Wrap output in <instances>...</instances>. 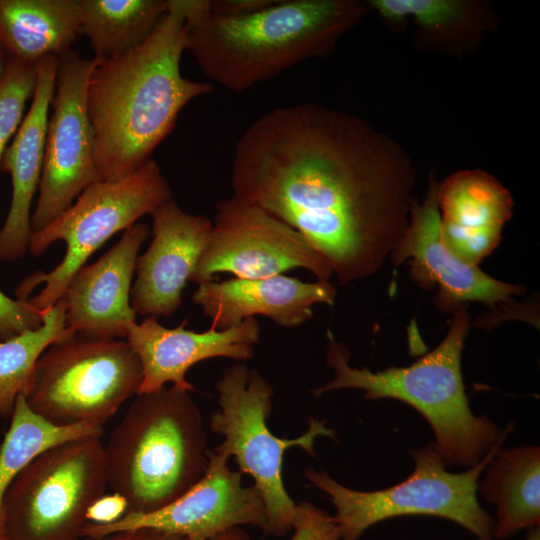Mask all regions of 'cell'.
Here are the masks:
<instances>
[{
  "instance_id": "2",
  "label": "cell",
  "mask_w": 540,
  "mask_h": 540,
  "mask_svg": "<svg viewBox=\"0 0 540 540\" xmlns=\"http://www.w3.org/2000/svg\"><path fill=\"white\" fill-rule=\"evenodd\" d=\"M184 24L181 0H168L167 12L140 46L100 60L92 72L87 109L100 180H117L145 165L183 107L214 90L181 74Z\"/></svg>"
},
{
  "instance_id": "12",
  "label": "cell",
  "mask_w": 540,
  "mask_h": 540,
  "mask_svg": "<svg viewBox=\"0 0 540 540\" xmlns=\"http://www.w3.org/2000/svg\"><path fill=\"white\" fill-rule=\"evenodd\" d=\"M303 268L319 281L332 272L292 227L263 209L232 196L216 205L208 242L189 281L214 280L218 273L257 279Z\"/></svg>"
},
{
  "instance_id": "34",
  "label": "cell",
  "mask_w": 540,
  "mask_h": 540,
  "mask_svg": "<svg viewBox=\"0 0 540 540\" xmlns=\"http://www.w3.org/2000/svg\"><path fill=\"white\" fill-rule=\"evenodd\" d=\"M526 540H540L539 527L529 528L527 532Z\"/></svg>"
},
{
  "instance_id": "11",
  "label": "cell",
  "mask_w": 540,
  "mask_h": 540,
  "mask_svg": "<svg viewBox=\"0 0 540 540\" xmlns=\"http://www.w3.org/2000/svg\"><path fill=\"white\" fill-rule=\"evenodd\" d=\"M99 59L73 50L58 56L55 91L48 117L42 174L32 233L45 228L89 185L101 181L94 162V130L87 89Z\"/></svg>"
},
{
  "instance_id": "4",
  "label": "cell",
  "mask_w": 540,
  "mask_h": 540,
  "mask_svg": "<svg viewBox=\"0 0 540 540\" xmlns=\"http://www.w3.org/2000/svg\"><path fill=\"white\" fill-rule=\"evenodd\" d=\"M469 329L468 305L454 312L444 339L432 351L405 367L373 372L349 365L343 343L327 331V364L335 377L312 390L316 397L333 390L360 389L364 398H391L417 410L430 424L436 448L447 467L474 466L512 429L500 430L487 416L470 410L461 372V354Z\"/></svg>"
},
{
  "instance_id": "6",
  "label": "cell",
  "mask_w": 540,
  "mask_h": 540,
  "mask_svg": "<svg viewBox=\"0 0 540 540\" xmlns=\"http://www.w3.org/2000/svg\"><path fill=\"white\" fill-rule=\"evenodd\" d=\"M171 199L170 185L153 159L123 178L89 185L59 217L32 233L31 255H41L58 240L65 242L66 251L52 271L25 278L16 290L18 299H27L44 312L60 299L72 276L108 239Z\"/></svg>"
},
{
  "instance_id": "22",
  "label": "cell",
  "mask_w": 540,
  "mask_h": 540,
  "mask_svg": "<svg viewBox=\"0 0 540 540\" xmlns=\"http://www.w3.org/2000/svg\"><path fill=\"white\" fill-rule=\"evenodd\" d=\"M478 490L496 505L494 540H505L540 524V448L526 445L498 448Z\"/></svg>"
},
{
  "instance_id": "10",
  "label": "cell",
  "mask_w": 540,
  "mask_h": 540,
  "mask_svg": "<svg viewBox=\"0 0 540 540\" xmlns=\"http://www.w3.org/2000/svg\"><path fill=\"white\" fill-rule=\"evenodd\" d=\"M106 487L100 437L46 449L20 471L5 495V540H79L88 508Z\"/></svg>"
},
{
  "instance_id": "23",
  "label": "cell",
  "mask_w": 540,
  "mask_h": 540,
  "mask_svg": "<svg viewBox=\"0 0 540 540\" xmlns=\"http://www.w3.org/2000/svg\"><path fill=\"white\" fill-rule=\"evenodd\" d=\"M78 30V0H0V40L23 62L69 51Z\"/></svg>"
},
{
  "instance_id": "16",
  "label": "cell",
  "mask_w": 540,
  "mask_h": 540,
  "mask_svg": "<svg viewBox=\"0 0 540 540\" xmlns=\"http://www.w3.org/2000/svg\"><path fill=\"white\" fill-rule=\"evenodd\" d=\"M152 241L136 261V280L130 302L143 316L173 314L208 242L212 222L203 215L183 211L173 200L152 214Z\"/></svg>"
},
{
  "instance_id": "9",
  "label": "cell",
  "mask_w": 540,
  "mask_h": 540,
  "mask_svg": "<svg viewBox=\"0 0 540 540\" xmlns=\"http://www.w3.org/2000/svg\"><path fill=\"white\" fill-rule=\"evenodd\" d=\"M219 410L211 414L209 427L224 436L214 450L234 456L239 471L254 479L266 511L264 532L281 537L293 528L297 504L288 495L282 478L283 456L297 446L314 456L317 436H334L323 422L310 418L309 429L294 439L274 436L267 426L273 388L255 369L236 363L224 370L216 384Z\"/></svg>"
},
{
  "instance_id": "21",
  "label": "cell",
  "mask_w": 540,
  "mask_h": 540,
  "mask_svg": "<svg viewBox=\"0 0 540 540\" xmlns=\"http://www.w3.org/2000/svg\"><path fill=\"white\" fill-rule=\"evenodd\" d=\"M368 4L389 24L411 20L416 44L455 57L472 52L496 26L495 12L481 1L370 0Z\"/></svg>"
},
{
  "instance_id": "3",
  "label": "cell",
  "mask_w": 540,
  "mask_h": 540,
  "mask_svg": "<svg viewBox=\"0 0 540 540\" xmlns=\"http://www.w3.org/2000/svg\"><path fill=\"white\" fill-rule=\"evenodd\" d=\"M181 4L186 50L210 80L234 93L333 53L371 10L360 0H270L249 13L217 15L208 0Z\"/></svg>"
},
{
  "instance_id": "14",
  "label": "cell",
  "mask_w": 540,
  "mask_h": 540,
  "mask_svg": "<svg viewBox=\"0 0 540 540\" xmlns=\"http://www.w3.org/2000/svg\"><path fill=\"white\" fill-rule=\"evenodd\" d=\"M208 467L203 477L169 505L151 513H126L111 525L86 523L81 538L98 539L111 533L154 528L185 537L209 540L239 525L264 530L266 511L263 498L253 485H242V473L228 466L229 457L208 449Z\"/></svg>"
},
{
  "instance_id": "29",
  "label": "cell",
  "mask_w": 540,
  "mask_h": 540,
  "mask_svg": "<svg viewBox=\"0 0 540 540\" xmlns=\"http://www.w3.org/2000/svg\"><path fill=\"white\" fill-rule=\"evenodd\" d=\"M290 540H340L339 526L333 516L309 502L297 504Z\"/></svg>"
},
{
  "instance_id": "25",
  "label": "cell",
  "mask_w": 540,
  "mask_h": 540,
  "mask_svg": "<svg viewBox=\"0 0 540 540\" xmlns=\"http://www.w3.org/2000/svg\"><path fill=\"white\" fill-rule=\"evenodd\" d=\"M11 422L0 445V540H5L3 501L20 471L46 449L82 437H101L103 427L75 425L59 427L36 415L20 395Z\"/></svg>"
},
{
  "instance_id": "8",
  "label": "cell",
  "mask_w": 540,
  "mask_h": 540,
  "mask_svg": "<svg viewBox=\"0 0 540 540\" xmlns=\"http://www.w3.org/2000/svg\"><path fill=\"white\" fill-rule=\"evenodd\" d=\"M142 379L141 362L125 339L75 334L43 352L23 396L52 425L103 427L138 394Z\"/></svg>"
},
{
  "instance_id": "13",
  "label": "cell",
  "mask_w": 540,
  "mask_h": 540,
  "mask_svg": "<svg viewBox=\"0 0 540 540\" xmlns=\"http://www.w3.org/2000/svg\"><path fill=\"white\" fill-rule=\"evenodd\" d=\"M439 182L430 174L424 200L414 199L408 226L390 255L399 265L408 259L413 279L423 287H438L435 304L441 311L456 312L469 302H480L489 309L519 317L525 310L513 295L525 288L519 284L499 281L455 255L443 242L440 232V213L437 200Z\"/></svg>"
},
{
  "instance_id": "27",
  "label": "cell",
  "mask_w": 540,
  "mask_h": 540,
  "mask_svg": "<svg viewBox=\"0 0 540 540\" xmlns=\"http://www.w3.org/2000/svg\"><path fill=\"white\" fill-rule=\"evenodd\" d=\"M37 82V64L9 55L7 70L0 84V161L24 117L28 100L33 98Z\"/></svg>"
},
{
  "instance_id": "17",
  "label": "cell",
  "mask_w": 540,
  "mask_h": 540,
  "mask_svg": "<svg viewBox=\"0 0 540 540\" xmlns=\"http://www.w3.org/2000/svg\"><path fill=\"white\" fill-rule=\"evenodd\" d=\"M186 322L170 329L162 326L157 317L145 316L140 324L131 326L125 340L142 366L143 379L138 394L158 391L167 383L194 391L185 378L193 365L218 357L249 360L260 338V326L255 317L223 330L210 326L203 332L186 329Z\"/></svg>"
},
{
  "instance_id": "24",
  "label": "cell",
  "mask_w": 540,
  "mask_h": 540,
  "mask_svg": "<svg viewBox=\"0 0 540 540\" xmlns=\"http://www.w3.org/2000/svg\"><path fill=\"white\" fill-rule=\"evenodd\" d=\"M78 5L79 34L99 60L140 46L168 10V0H78Z\"/></svg>"
},
{
  "instance_id": "33",
  "label": "cell",
  "mask_w": 540,
  "mask_h": 540,
  "mask_svg": "<svg viewBox=\"0 0 540 540\" xmlns=\"http://www.w3.org/2000/svg\"><path fill=\"white\" fill-rule=\"evenodd\" d=\"M9 60V53L0 40V84L5 76Z\"/></svg>"
},
{
  "instance_id": "28",
  "label": "cell",
  "mask_w": 540,
  "mask_h": 540,
  "mask_svg": "<svg viewBox=\"0 0 540 540\" xmlns=\"http://www.w3.org/2000/svg\"><path fill=\"white\" fill-rule=\"evenodd\" d=\"M44 312L26 300H14L0 290V342L39 328Z\"/></svg>"
},
{
  "instance_id": "31",
  "label": "cell",
  "mask_w": 540,
  "mask_h": 540,
  "mask_svg": "<svg viewBox=\"0 0 540 540\" xmlns=\"http://www.w3.org/2000/svg\"><path fill=\"white\" fill-rule=\"evenodd\" d=\"M93 540H187L185 537L154 528H138L111 533Z\"/></svg>"
},
{
  "instance_id": "26",
  "label": "cell",
  "mask_w": 540,
  "mask_h": 540,
  "mask_svg": "<svg viewBox=\"0 0 540 540\" xmlns=\"http://www.w3.org/2000/svg\"><path fill=\"white\" fill-rule=\"evenodd\" d=\"M62 299L44 311L42 325L0 342V417L11 416L29 387L36 363L52 344L71 338Z\"/></svg>"
},
{
  "instance_id": "5",
  "label": "cell",
  "mask_w": 540,
  "mask_h": 540,
  "mask_svg": "<svg viewBox=\"0 0 540 540\" xmlns=\"http://www.w3.org/2000/svg\"><path fill=\"white\" fill-rule=\"evenodd\" d=\"M206 435L190 391L137 394L104 446L108 486L127 513H151L193 487L208 467Z\"/></svg>"
},
{
  "instance_id": "32",
  "label": "cell",
  "mask_w": 540,
  "mask_h": 540,
  "mask_svg": "<svg viewBox=\"0 0 540 540\" xmlns=\"http://www.w3.org/2000/svg\"><path fill=\"white\" fill-rule=\"evenodd\" d=\"M209 540H251V539L249 538V536L243 529L237 526V527L229 528L215 535Z\"/></svg>"
},
{
  "instance_id": "7",
  "label": "cell",
  "mask_w": 540,
  "mask_h": 540,
  "mask_svg": "<svg viewBox=\"0 0 540 540\" xmlns=\"http://www.w3.org/2000/svg\"><path fill=\"white\" fill-rule=\"evenodd\" d=\"M501 444L492 447L476 465L451 473L434 442L411 451L412 474L402 482L376 491H358L339 484L326 472L314 469L304 476L329 495L339 526L340 540H357L372 525L404 515H429L451 520L478 540H494L492 517L477 499L478 479Z\"/></svg>"
},
{
  "instance_id": "1",
  "label": "cell",
  "mask_w": 540,
  "mask_h": 540,
  "mask_svg": "<svg viewBox=\"0 0 540 540\" xmlns=\"http://www.w3.org/2000/svg\"><path fill=\"white\" fill-rule=\"evenodd\" d=\"M416 169L365 119L303 103L275 108L236 143L235 197L296 230L340 283L377 273L410 219Z\"/></svg>"
},
{
  "instance_id": "20",
  "label": "cell",
  "mask_w": 540,
  "mask_h": 540,
  "mask_svg": "<svg viewBox=\"0 0 540 540\" xmlns=\"http://www.w3.org/2000/svg\"><path fill=\"white\" fill-rule=\"evenodd\" d=\"M437 200L444 244L478 266L498 246L513 215L510 192L483 170H461L438 184Z\"/></svg>"
},
{
  "instance_id": "18",
  "label": "cell",
  "mask_w": 540,
  "mask_h": 540,
  "mask_svg": "<svg viewBox=\"0 0 540 540\" xmlns=\"http://www.w3.org/2000/svg\"><path fill=\"white\" fill-rule=\"evenodd\" d=\"M192 301L223 330L262 315L285 328H295L312 315L317 303L333 305L337 291L328 281L304 282L283 274L257 279L232 278L198 284Z\"/></svg>"
},
{
  "instance_id": "19",
  "label": "cell",
  "mask_w": 540,
  "mask_h": 540,
  "mask_svg": "<svg viewBox=\"0 0 540 540\" xmlns=\"http://www.w3.org/2000/svg\"><path fill=\"white\" fill-rule=\"evenodd\" d=\"M57 65L58 57L54 55L37 63V82L31 105L0 161V171L9 173L12 183L9 211L0 229V261L18 260L28 251L32 235L30 209L42 174Z\"/></svg>"
},
{
  "instance_id": "15",
  "label": "cell",
  "mask_w": 540,
  "mask_h": 540,
  "mask_svg": "<svg viewBox=\"0 0 540 540\" xmlns=\"http://www.w3.org/2000/svg\"><path fill=\"white\" fill-rule=\"evenodd\" d=\"M148 235L144 223L128 227L101 258L72 276L60 297L68 329L86 338L126 339L136 323L130 302L132 277Z\"/></svg>"
},
{
  "instance_id": "30",
  "label": "cell",
  "mask_w": 540,
  "mask_h": 540,
  "mask_svg": "<svg viewBox=\"0 0 540 540\" xmlns=\"http://www.w3.org/2000/svg\"><path fill=\"white\" fill-rule=\"evenodd\" d=\"M127 511L128 504L124 497L114 492L103 494L88 508L86 521L101 526L111 525L121 519Z\"/></svg>"
}]
</instances>
